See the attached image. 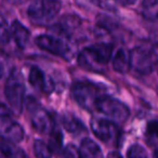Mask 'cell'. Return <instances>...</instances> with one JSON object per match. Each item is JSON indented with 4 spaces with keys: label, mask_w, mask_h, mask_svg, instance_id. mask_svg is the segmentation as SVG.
<instances>
[{
    "label": "cell",
    "mask_w": 158,
    "mask_h": 158,
    "mask_svg": "<svg viewBox=\"0 0 158 158\" xmlns=\"http://www.w3.org/2000/svg\"><path fill=\"white\" fill-rule=\"evenodd\" d=\"M113 46L110 44H99L85 48L78 54V63L85 69L101 73L112 57Z\"/></svg>",
    "instance_id": "obj_1"
},
{
    "label": "cell",
    "mask_w": 158,
    "mask_h": 158,
    "mask_svg": "<svg viewBox=\"0 0 158 158\" xmlns=\"http://www.w3.org/2000/svg\"><path fill=\"white\" fill-rule=\"evenodd\" d=\"M62 3L59 0H35L27 10V15L37 26L49 25L61 11Z\"/></svg>",
    "instance_id": "obj_2"
},
{
    "label": "cell",
    "mask_w": 158,
    "mask_h": 158,
    "mask_svg": "<svg viewBox=\"0 0 158 158\" xmlns=\"http://www.w3.org/2000/svg\"><path fill=\"white\" fill-rule=\"evenodd\" d=\"M5 94L12 110L16 114H21L24 106L25 84L22 74L18 69H13L10 73L6 81Z\"/></svg>",
    "instance_id": "obj_3"
},
{
    "label": "cell",
    "mask_w": 158,
    "mask_h": 158,
    "mask_svg": "<svg viewBox=\"0 0 158 158\" xmlns=\"http://www.w3.org/2000/svg\"><path fill=\"white\" fill-rule=\"evenodd\" d=\"M72 95L75 101L87 110H93L97 108V103L101 98L97 87L87 81L75 82L72 87Z\"/></svg>",
    "instance_id": "obj_4"
},
{
    "label": "cell",
    "mask_w": 158,
    "mask_h": 158,
    "mask_svg": "<svg viewBox=\"0 0 158 158\" xmlns=\"http://www.w3.org/2000/svg\"><path fill=\"white\" fill-rule=\"evenodd\" d=\"M130 63L136 73L147 75L157 64V55L148 47H135L130 51Z\"/></svg>",
    "instance_id": "obj_5"
},
{
    "label": "cell",
    "mask_w": 158,
    "mask_h": 158,
    "mask_svg": "<svg viewBox=\"0 0 158 158\" xmlns=\"http://www.w3.org/2000/svg\"><path fill=\"white\" fill-rule=\"evenodd\" d=\"M97 110L118 123H123L129 118L130 110L123 102L110 97H101L97 103Z\"/></svg>",
    "instance_id": "obj_6"
},
{
    "label": "cell",
    "mask_w": 158,
    "mask_h": 158,
    "mask_svg": "<svg viewBox=\"0 0 158 158\" xmlns=\"http://www.w3.org/2000/svg\"><path fill=\"white\" fill-rule=\"evenodd\" d=\"M36 44L40 49L47 51L49 53H52L57 56L65 57L70 53V49L68 44L61 38L54 37L51 35H40L36 38Z\"/></svg>",
    "instance_id": "obj_7"
},
{
    "label": "cell",
    "mask_w": 158,
    "mask_h": 158,
    "mask_svg": "<svg viewBox=\"0 0 158 158\" xmlns=\"http://www.w3.org/2000/svg\"><path fill=\"white\" fill-rule=\"evenodd\" d=\"M91 129L99 140L105 143L115 141L119 134L118 127L113 121L103 118H93L91 120Z\"/></svg>",
    "instance_id": "obj_8"
},
{
    "label": "cell",
    "mask_w": 158,
    "mask_h": 158,
    "mask_svg": "<svg viewBox=\"0 0 158 158\" xmlns=\"http://www.w3.org/2000/svg\"><path fill=\"white\" fill-rule=\"evenodd\" d=\"M29 110L31 113V118L34 129L39 133L50 134V132L52 131V129L55 126L50 114L40 106L29 107Z\"/></svg>",
    "instance_id": "obj_9"
},
{
    "label": "cell",
    "mask_w": 158,
    "mask_h": 158,
    "mask_svg": "<svg viewBox=\"0 0 158 158\" xmlns=\"http://www.w3.org/2000/svg\"><path fill=\"white\" fill-rule=\"evenodd\" d=\"M24 129L20 123L12 120L9 116L0 117V136L2 140L19 143L24 139Z\"/></svg>",
    "instance_id": "obj_10"
},
{
    "label": "cell",
    "mask_w": 158,
    "mask_h": 158,
    "mask_svg": "<svg viewBox=\"0 0 158 158\" xmlns=\"http://www.w3.org/2000/svg\"><path fill=\"white\" fill-rule=\"evenodd\" d=\"M28 80L31 85L36 89L44 93H50L54 88L53 81L37 66L31 68L28 75Z\"/></svg>",
    "instance_id": "obj_11"
},
{
    "label": "cell",
    "mask_w": 158,
    "mask_h": 158,
    "mask_svg": "<svg viewBox=\"0 0 158 158\" xmlns=\"http://www.w3.org/2000/svg\"><path fill=\"white\" fill-rule=\"evenodd\" d=\"M10 29H11V38H13L16 46L21 49L26 48L31 38V33L28 29L19 21H14Z\"/></svg>",
    "instance_id": "obj_12"
},
{
    "label": "cell",
    "mask_w": 158,
    "mask_h": 158,
    "mask_svg": "<svg viewBox=\"0 0 158 158\" xmlns=\"http://www.w3.org/2000/svg\"><path fill=\"white\" fill-rule=\"evenodd\" d=\"M79 152L81 158H104L101 147L98 145L97 142L89 138L82 140Z\"/></svg>",
    "instance_id": "obj_13"
},
{
    "label": "cell",
    "mask_w": 158,
    "mask_h": 158,
    "mask_svg": "<svg viewBox=\"0 0 158 158\" xmlns=\"http://www.w3.org/2000/svg\"><path fill=\"white\" fill-rule=\"evenodd\" d=\"M113 68L120 74H126L131 68L130 52L123 48L118 49L113 57Z\"/></svg>",
    "instance_id": "obj_14"
},
{
    "label": "cell",
    "mask_w": 158,
    "mask_h": 158,
    "mask_svg": "<svg viewBox=\"0 0 158 158\" xmlns=\"http://www.w3.org/2000/svg\"><path fill=\"white\" fill-rule=\"evenodd\" d=\"M0 151L7 158H27V155L16 143L10 142L7 140L0 141Z\"/></svg>",
    "instance_id": "obj_15"
},
{
    "label": "cell",
    "mask_w": 158,
    "mask_h": 158,
    "mask_svg": "<svg viewBox=\"0 0 158 158\" xmlns=\"http://www.w3.org/2000/svg\"><path fill=\"white\" fill-rule=\"evenodd\" d=\"M80 25V20L75 15H65L59 21L56 26L65 35H70L73 31H75Z\"/></svg>",
    "instance_id": "obj_16"
},
{
    "label": "cell",
    "mask_w": 158,
    "mask_h": 158,
    "mask_svg": "<svg viewBox=\"0 0 158 158\" xmlns=\"http://www.w3.org/2000/svg\"><path fill=\"white\" fill-rule=\"evenodd\" d=\"M141 12L145 20H158V0H143Z\"/></svg>",
    "instance_id": "obj_17"
},
{
    "label": "cell",
    "mask_w": 158,
    "mask_h": 158,
    "mask_svg": "<svg viewBox=\"0 0 158 158\" xmlns=\"http://www.w3.org/2000/svg\"><path fill=\"white\" fill-rule=\"evenodd\" d=\"M63 126L67 131L72 133H78L84 130V126L80 120L72 115H66L63 117Z\"/></svg>",
    "instance_id": "obj_18"
},
{
    "label": "cell",
    "mask_w": 158,
    "mask_h": 158,
    "mask_svg": "<svg viewBox=\"0 0 158 158\" xmlns=\"http://www.w3.org/2000/svg\"><path fill=\"white\" fill-rule=\"evenodd\" d=\"M34 151L37 158H51L52 157V149L49 144L44 141L37 140L34 143Z\"/></svg>",
    "instance_id": "obj_19"
},
{
    "label": "cell",
    "mask_w": 158,
    "mask_h": 158,
    "mask_svg": "<svg viewBox=\"0 0 158 158\" xmlns=\"http://www.w3.org/2000/svg\"><path fill=\"white\" fill-rule=\"evenodd\" d=\"M145 136L149 144L156 145L158 144V121L153 120L149 121L146 126L145 130Z\"/></svg>",
    "instance_id": "obj_20"
},
{
    "label": "cell",
    "mask_w": 158,
    "mask_h": 158,
    "mask_svg": "<svg viewBox=\"0 0 158 158\" xmlns=\"http://www.w3.org/2000/svg\"><path fill=\"white\" fill-rule=\"evenodd\" d=\"M62 140H63V136H62L61 130L56 126H54L52 131L50 132V143H49V146L51 147L52 152H57L61 149Z\"/></svg>",
    "instance_id": "obj_21"
},
{
    "label": "cell",
    "mask_w": 158,
    "mask_h": 158,
    "mask_svg": "<svg viewBox=\"0 0 158 158\" xmlns=\"http://www.w3.org/2000/svg\"><path fill=\"white\" fill-rule=\"evenodd\" d=\"M11 38V29L8 22L1 14H0V44H6L10 41Z\"/></svg>",
    "instance_id": "obj_22"
},
{
    "label": "cell",
    "mask_w": 158,
    "mask_h": 158,
    "mask_svg": "<svg viewBox=\"0 0 158 158\" xmlns=\"http://www.w3.org/2000/svg\"><path fill=\"white\" fill-rule=\"evenodd\" d=\"M128 158H148L146 149L140 144H133L128 148L127 152Z\"/></svg>",
    "instance_id": "obj_23"
},
{
    "label": "cell",
    "mask_w": 158,
    "mask_h": 158,
    "mask_svg": "<svg viewBox=\"0 0 158 158\" xmlns=\"http://www.w3.org/2000/svg\"><path fill=\"white\" fill-rule=\"evenodd\" d=\"M62 158H81L80 152L74 145H67L62 152Z\"/></svg>",
    "instance_id": "obj_24"
},
{
    "label": "cell",
    "mask_w": 158,
    "mask_h": 158,
    "mask_svg": "<svg viewBox=\"0 0 158 158\" xmlns=\"http://www.w3.org/2000/svg\"><path fill=\"white\" fill-rule=\"evenodd\" d=\"M92 5L97 6V7L101 8L104 10H108L112 11L115 9V1L114 0H89Z\"/></svg>",
    "instance_id": "obj_25"
},
{
    "label": "cell",
    "mask_w": 158,
    "mask_h": 158,
    "mask_svg": "<svg viewBox=\"0 0 158 158\" xmlns=\"http://www.w3.org/2000/svg\"><path fill=\"white\" fill-rule=\"evenodd\" d=\"M6 116H10V110L8 108V106H6L5 104L0 102V117Z\"/></svg>",
    "instance_id": "obj_26"
},
{
    "label": "cell",
    "mask_w": 158,
    "mask_h": 158,
    "mask_svg": "<svg viewBox=\"0 0 158 158\" xmlns=\"http://www.w3.org/2000/svg\"><path fill=\"white\" fill-rule=\"evenodd\" d=\"M114 1L118 5L123 6V7H129V6H132L136 2V0H114Z\"/></svg>",
    "instance_id": "obj_27"
},
{
    "label": "cell",
    "mask_w": 158,
    "mask_h": 158,
    "mask_svg": "<svg viewBox=\"0 0 158 158\" xmlns=\"http://www.w3.org/2000/svg\"><path fill=\"white\" fill-rule=\"evenodd\" d=\"M107 158H123V156H121L118 152H112V153L108 154Z\"/></svg>",
    "instance_id": "obj_28"
},
{
    "label": "cell",
    "mask_w": 158,
    "mask_h": 158,
    "mask_svg": "<svg viewBox=\"0 0 158 158\" xmlns=\"http://www.w3.org/2000/svg\"><path fill=\"white\" fill-rule=\"evenodd\" d=\"M5 65H3V63L1 62V60H0V79L2 78L3 75H5Z\"/></svg>",
    "instance_id": "obj_29"
},
{
    "label": "cell",
    "mask_w": 158,
    "mask_h": 158,
    "mask_svg": "<svg viewBox=\"0 0 158 158\" xmlns=\"http://www.w3.org/2000/svg\"><path fill=\"white\" fill-rule=\"evenodd\" d=\"M153 158H158V149H156L153 154Z\"/></svg>",
    "instance_id": "obj_30"
},
{
    "label": "cell",
    "mask_w": 158,
    "mask_h": 158,
    "mask_svg": "<svg viewBox=\"0 0 158 158\" xmlns=\"http://www.w3.org/2000/svg\"><path fill=\"white\" fill-rule=\"evenodd\" d=\"M0 158H7L5 155H3V153H2V152H1V151H0Z\"/></svg>",
    "instance_id": "obj_31"
}]
</instances>
